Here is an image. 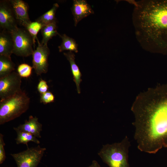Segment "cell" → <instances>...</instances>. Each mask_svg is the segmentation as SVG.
Segmentation results:
<instances>
[{"mask_svg": "<svg viewBox=\"0 0 167 167\" xmlns=\"http://www.w3.org/2000/svg\"><path fill=\"white\" fill-rule=\"evenodd\" d=\"M131 110L138 149L155 154L163 147L167 148V84L140 93Z\"/></svg>", "mask_w": 167, "mask_h": 167, "instance_id": "cell-1", "label": "cell"}, {"mask_svg": "<svg viewBox=\"0 0 167 167\" xmlns=\"http://www.w3.org/2000/svg\"><path fill=\"white\" fill-rule=\"evenodd\" d=\"M133 16L137 39L143 48L167 55V0L139 1Z\"/></svg>", "mask_w": 167, "mask_h": 167, "instance_id": "cell-2", "label": "cell"}, {"mask_svg": "<svg viewBox=\"0 0 167 167\" xmlns=\"http://www.w3.org/2000/svg\"><path fill=\"white\" fill-rule=\"evenodd\" d=\"M129 138L126 136L121 142L103 145L98 154L109 167H130L128 162Z\"/></svg>", "mask_w": 167, "mask_h": 167, "instance_id": "cell-3", "label": "cell"}, {"mask_svg": "<svg viewBox=\"0 0 167 167\" xmlns=\"http://www.w3.org/2000/svg\"><path fill=\"white\" fill-rule=\"evenodd\" d=\"M30 103V98L22 90L11 97L0 100V124L20 116L28 109Z\"/></svg>", "mask_w": 167, "mask_h": 167, "instance_id": "cell-4", "label": "cell"}, {"mask_svg": "<svg viewBox=\"0 0 167 167\" xmlns=\"http://www.w3.org/2000/svg\"><path fill=\"white\" fill-rule=\"evenodd\" d=\"M13 41V54L17 56L27 57L32 55L35 47L32 37L27 30L18 27L10 32Z\"/></svg>", "mask_w": 167, "mask_h": 167, "instance_id": "cell-5", "label": "cell"}, {"mask_svg": "<svg viewBox=\"0 0 167 167\" xmlns=\"http://www.w3.org/2000/svg\"><path fill=\"white\" fill-rule=\"evenodd\" d=\"M46 150L40 145L34 147L28 148L23 151L11 154L17 167H37Z\"/></svg>", "mask_w": 167, "mask_h": 167, "instance_id": "cell-6", "label": "cell"}, {"mask_svg": "<svg viewBox=\"0 0 167 167\" xmlns=\"http://www.w3.org/2000/svg\"><path fill=\"white\" fill-rule=\"evenodd\" d=\"M21 78L15 71L0 78V99L4 100L21 91Z\"/></svg>", "mask_w": 167, "mask_h": 167, "instance_id": "cell-7", "label": "cell"}, {"mask_svg": "<svg viewBox=\"0 0 167 167\" xmlns=\"http://www.w3.org/2000/svg\"><path fill=\"white\" fill-rule=\"evenodd\" d=\"M38 45L32 54V67L36 73L38 75L46 73L48 71V59L50 50L47 45L40 42L36 39Z\"/></svg>", "mask_w": 167, "mask_h": 167, "instance_id": "cell-8", "label": "cell"}, {"mask_svg": "<svg viewBox=\"0 0 167 167\" xmlns=\"http://www.w3.org/2000/svg\"><path fill=\"white\" fill-rule=\"evenodd\" d=\"M18 23L9 0L0 1V27L11 32L18 27Z\"/></svg>", "mask_w": 167, "mask_h": 167, "instance_id": "cell-9", "label": "cell"}, {"mask_svg": "<svg viewBox=\"0 0 167 167\" xmlns=\"http://www.w3.org/2000/svg\"><path fill=\"white\" fill-rule=\"evenodd\" d=\"M18 24L25 28L31 21L28 15L29 6L22 0H9Z\"/></svg>", "mask_w": 167, "mask_h": 167, "instance_id": "cell-10", "label": "cell"}, {"mask_svg": "<svg viewBox=\"0 0 167 167\" xmlns=\"http://www.w3.org/2000/svg\"><path fill=\"white\" fill-rule=\"evenodd\" d=\"M71 10L75 26L82 19L94 13L90 5L84 0H74Z\"/></svg>", "mask_w": 167, "mask_h": 167, "instance_id": "cell-11", "label": "cell"}, {"mask_svg": "<svg viewBox=\"0 0 167 167\" xmlns=\"http://www.w3.org/2000/svg\"><path fill=\"white\" fill-rule=\"evenodd\" d=\"M16 128L19 131L31 134L36 138H41L42 124L36 116H30L28 120H26L24 124H20Z\"/></svg>", "mask_w": 167, "mask_h": 167, "instance_id": "cell-12", "label": "cell"}, {"mask_svg": "<svg viewBox=\"0 0 167 167\" xmlns=\"http://www.w3.org/2000/svg\"><path fill=\"white\" fill-rule=\"evenodd\" d=\"M13 49V41L11 33L2 30L0 33V55L11 57Z\"/></svg>", "mask_w": 167, "mask_h": 167, "instance_id": "cell-13", "label": "cell"}, {"mask_svg": "<svg viewBox=\"0 0 167 167\" xmlns=\"http://www.w3.org/2000/svg\"><path fill=\"white\" fill-rule=\"evenodd\" d=\"M63 54L69 62L71 66L73 80L76 85L78 93H80V84L82 81L81 73L75 61V55L73 52L68 51L63 53Z\"/></svg>", "mask_w": 167, "mask_h": 167, "instance_id": "cell-14", "label": "cell"}, {"mask_svg": "<svg viewBox=\"0 0 167 167\" xmlns=\"http://www.w3.org/2000/svg\"><path fill=\"white\" fill-rule=\"evenodd\" d=\"M57 20L43 26L41 30L42 39L41 42L42 44L47 45L49 41L53 37L58 35L57 31Z\"/></svg>", "mask_w": 167, "mask_h": 167, "instance_id": "cell-15", "label": "cell"}, {"mask_svg": "<svg viewBox=\"0 0 167 167\" xmlns=\"http://www.w3.org/2000/svg\"><path fill=\"white\" fill-rule=\"evenodd\" d=\"M58 35L61 38L62 42L60 45L58 46L59 52H62L65 50L77 53L78 45L75 41L66 34Z\"/></svg>", "mask_w": 167, "mask_h": 167, "instance_id": "cell-16", "label": "cell"}, {"mask_svg": "<svg viewBox=\"0 0 167 167\" xmlns=\"http://www.w3.org/2000/svg\"><path fill=\"white\" fill-rule=\"evenodd\" d=\"M15 64L11 57L0 55V78L6 76L15 70Z\"/></svg>", "mask_w": 167, "mask_h": 167, "instance_id": "cell-17", "label": "cell"}, {"mask_svg": "<svg viewBox=\"0 0 167 167\" xmlns=\"http://www.w3.org/2000/svg\"><path fill=\"white\" fill-rule=\"evenodd\" d=\"M59 5L57 3H54L49 10L44 13L36 20L43 26L52 23L55 20V14Z\"/></svg>", "mask_w": 167, "mask_h": 167, "instance_id": "cell-18", "label": "cell"}, {"mask_svg": "<svg viewBox=\"0 0 167 167\" xmlns=\"http://www.w3.org/2000/svg\"><path fill=\"white\" fill-rule=\"evenodd\" d=\"M13 129L17 134L15 139L16 144H24L28 146L27 143L29 142H32L36 144H39L40 142L36 137L29 133L21 131L18 130L16 127H14Z\"/></svg>", "mask_w": 167, "mask_h": 167, "instance_id": "cell-19", "label": "cell"}, {"mask_svg": "<svg viewBox=\"0 0 167 167\" xmlns=\"http://www.w3.org/2000/svg\"><path fill=\"white\" fill-rule=\"evenodd\" d=\"M42 27L43 26L41 24L35 21L33 22H31L25 28L32 37L34 45H35L36 40L37 38V34L41 30Z\"/></svg>", "mask_w": 167, "mask_h": 167, "instance_id": "cell-20", "label": "cell"}, {"mask_svg": "<svg viewBox=\"0 0 167 167\" xmlns=\"http://www.w3.org/2000/svg\"><path fill=\"white\" fill-rule=\"evenodd\" d=\"M33 67L25 63L21 64L18 66L17 72L21 77L28 78L32 74Z\"/></svg>", "mask_w": 167, "mask_h": 167, "instance_id": "cell-21", "label": "cell"}, {"mask_svg": "<svg viewBox=\"0 0 167 167\" xmlns=\"http://www.w3.org/2000/svg\"><path fill=\"white\" fill-rule=\"evenodd\" d=\"M55 97L50 92H47L40 94V101L44 104L52 103L54 102Z\"/></svg>", "mask_w": 167, "mask_h": 167, "instance_id": "cell-22", "label": "cell"}, {"mask_svg": "<svg viewBox=\"0 0 167 167\" xmlns=\"http://www.w3.org/2000/svg\"><path fill=\"white\" fill-rule=\"evenodd\" d=\"M3 135L0 134V164H2L4 161L6 156L4 147L5 144L3 139Z\"/></svg>", "mask_w": 167, "mask_h": 167, "instance_id": "cell-23", "label": "cell"}, {"mask_svg": "<svg viewBox=\"0 0 167 167\" xmlns=\"http://www.w3.org/2000/svg\"><path fill=\"white\" fill-rule=\"evenodd\" d=\"M49 86L46 81L41 79L38 83L37 89L38 92L41 94L44 93L48 91Z\"/></svg>", "mask_w": 167, "mask_h": 167, "instance_id": "cell-24", "label": "cell"}, {"mask_svg": "<svg viewBox=\"0 0 167 167\" xmlns=\"http://www.w3.org/2000/svg\"><path fill=\"white\" fill-rule=\"evenodd\" d=\"M87 167H101L99 163L96 160H93L92 164Z\"/></svg>", "mask_w": 167, "mask_h": 167, "instance_id": "cell-25", "label": "cell"}]
</instances>
